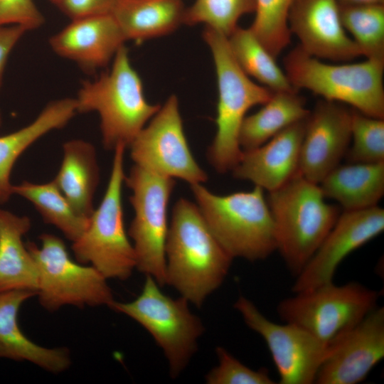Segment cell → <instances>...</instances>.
Masks as SVG:
<instances>
[{
  "instance_id": "obj_28",
  "label": "cell",
  "mask_w": 384,
  "mask_h": 384,
  "mask_svg": "<svg viewBox=\"0 0 384 384\" xmlns=\"http://www.w3.org/2000/svg\"><path fill=\"white\" fill-rule=\"evenodd\" d=\"M230 49L241 69L272 92L295 91L275 58L250 28L238 26L228 37Z\"/></svg>"
},
{
  "instance_id": "obj_9",
  "label": "cell",
  "mask_w": 384,
  "mask_h": 384,
  "mask_svg": "<svg viewBox=\"0 0 384 384\" xmlns=\"http://www.w3.org/2000/svg\"><path fill=\"white\" fill-rule=\"evenodd\" d=\"M159 287L152 277L146 275L142 290L135 299L114 300L109 307L132 318L150 333L168 360L170 375L176 378L197 351L204 327L190 311L186 298H171Z\"/></svg>"
},
{
  "instance_id": "obj_3",
  "label": "cell",
  "mask_w": 384,
  "mask_h": 384,
  "mask_svg": "<svg viewBox=\"0 0 384 384\" xmlns=\"http://www.w3.org/2000/svg\"><path fill=\"white\" fill-rule=\"evenodd\" d=\"M75 99L78 113L99 114L102 144L108 150L119 145L129 147L161 107L146 100L124 45L114 55L110 70L83 82Z\"/></svg>"
},
{
  "instance_id": "obj_6",
  "label": "cell",
  "mask_w": 384,
  "mask_h": 384,
  "mask_svg": "<svg viewBox=\"0 0 384 384\" xmlns=\"http://www.w3.org/2000/svg\"><path fill=\"white\" fill-rule=\"evenodd\" d=\"M284 63V73L297 90L306 89L324 100L348 104L363 114L384 119V60L332 65L298 46Z\"/></svg>"
},
{
  "instance_id": "obj_36",
  "label": "cell",
  "mask_w": 384,
  "mask_h": 384,
  "mask_svg": "<svg viewBox=\"0 0 384 384\" xmlns=\"http://www.w3.org/2000/svg\"><path fill=\"white\" fill-rule=\"evenodd\" d=\"M28 31L19 25L0 26V87L8 57L21 38Z\"/></svg>"
},
{
  "instance_id": "obj_18",
  "label": "cell",
  "mask_w": 384,
  "mask_h": 384,
  "mask_svg": "<svg viewBox=\"0 0 384 384\" xmlns=\"http://www.w3.org/2000/svg\"><path fill=\"white\" fill-rule=\"evenodd\" d=\"M306 118L285 128L260 146L242 151L231 171L233 176L250 181L268 193L282 186L298 172Z\"/></svg>"
},
{
  "instance_id": "obj_4",
  "label": "cell",
  "mask_w": 384,
  "mask_h": 384,
  "mask_svg": "<svg viewBox=\"0 0 384 384\" xmlns=\"http://www.w3.org/2000/svg\"><path fill=\"white\" fill-rule=\"evenodd\" d=\"M190 187L210 230L233 259L262 260L276 250L274 223L262 188L220 196L201 183Z\"/></svg>"
},
{
  "instance_id": "obj_2",
  "label": "cell",
  "mask_w": 384,
  "mask_h": 384,
  "mask_svg": "<svg viewBox=\"0 0 384 384\" xmlns=\"http://www.w3.org/2000/svg\"><path fill=\"white\" fill-rule=\"evenodd\" d=\"M277 250L292 274L297 276L336 222L341 211L325 201L319 184L299 172L269 192Z\"/></svg>"
},
{
  "instance_id": "obj_8",
  "label": "cell",
  "mask_w": 384,
  "mask_h": 384,
  "mask_svg": "<svg viewBox=\"0 0 384 384\" xmlns=\"http://www.w3.org/2000/svg\"><path fill=\"white\" fill-rule=\"evenodd\" d=\"M380 293L358 282H333L294 293L277 306L282 321L297 325L330 346L377 306Z\"/></svg>"
},
{
  "instance_id": "obj_14",
  "label": "cell",
  "mask_w": 384,
  "mask_h": 384,
  "mask_svg": "<svg viewBox=\"0 0 384 384\" xmlns=\"http://www.w3.org/2000/svg\"><path fill=\"white\" fill-rule=\"evenodd\" d=\"M383 230L384 210L378 206L359 210H343L312 257L296 276L292 292L309 291L333 282L340 263Z\"/></svg>"
},
{
  "instance_id": "obj_35",
  "label": "cell",
  "mask_w": 384,
  "mask_h": 384,
  "mask_svg": "<svg viewBox=\"0 0 384 384\" xmlns=\"http://www.w3.org/2000/svg\"><path fill=\"white\" fill-rule=\"evenodd\" d=\"M118 0H61L58 6L72 20L111 14Z\"/></svg>"
},
{
  "instance_id": "obj_24",
  "label": "cell",
  "mask_w": 384,
  "mask_h": 384,
  "mask_svg": "<svg viewBox=\"0 0 384 384\" xmlns=\"http://www.w3.org/2000/svg\"><path fill=\"white\" fill-rule=\"evenodd\" d=\"M319 186L324 197L336 201L343 211L377 206L384 194V162L339 164Z\"/></svg>"
},
{
  "instance_id": "obj_25",
  "label": "cell",
  "mask_w": 384,
  "mask_h": 384,
  "mask_svg": "<svg viewBox=\"0 0 384 384\" xmlns=\"http://www.w3.org/2000/svg\"><path fill=\"white\" fill-rule=\"evenodd\" d=\"M181 0H118L111 14L127 40L168 35L183 23Z\"/></svg>"
},
{
  "instance_id": "obj_32",
  "label": "cell",
  "mask_w": 384,
  "mask_h": 384,
  "mask_svg": "<svg viewBox=\"0 0 384 384\" xmlns=\"http://www.w3.org/2000/svg\"><path fill=\"white\" fill-rule=\"evenodd\" d=\"M352 146L346 157L351 163L384 162V119L351 110Z\"/></svg>"
},
{
  "instance_id": "obj_15",
  "label": "cell",
  "mask_w": 384,
  "mask_h": 384,
  "mask_svg": "<svg viewBox=\"0 0 384 384\" xmlns=\"http://www.w3.org/2000/svg\"><path fill=\"white\" fill-rule=\"evenodd\" d=\"M351 110L341 103L321 100L306 120L298 172L319 184L340 164L351 142Z\"/></svg>"
},
{
  "instance_id": "obj_26",
  "label": "cell",
  "mask_w": 384,
  "mask_h": 384,
  "mask_svg": "<svg viewBox=\"0 0 384 384\" xmlns=\"http://www.w3.org/2000/svg\"><path fill=\"white\" fill-rule=\"evenodd\" d=\"M262 105L257 112L245 117L242 123L239 143L242 151L260 146L310 113L298 90L274 92Z\"/></svg>"
},
{
  "instance_id": "obj_12",
  "label": "cell",
  "mask_w": 384,
  "mask_h": 384,
  "mask_svg": "<svg viewBox=\"0 0 384 384\" xmlns=\"http://www.w3.org/2000/svg\"><path fill=\"white\" fill-rule=\"evenodd\" d=\"M149 122L129 146L134 165L190 186L206 182L188 144L177 97L171 95Z\"/></svg>"
},
{
  "instance_id": "obj_13",
  "label": "cell",
  "mask_w": 384,
  "mask_h": 384,
  "mask_svg": "<svg viewBox=\"0 0 384 384\" xmlns=\"http://www.w3.org/2000/svg\"><path fill=\"white\" fill-rule=\"evenodd\" d=\"M234 308L247 326L266 343L281 384L315 383L329 346L302 328L266 318L250 299L239 297Z\"/></svg>"
},
{
  "instance_id": "obj_30",
  "label": "cell",
  "mask_w": 384,
  "mask_h": 384,
  "mask_svg": "<svg viewBox=\"0 0 384 384\" xmlns=\"http://www.w3.org/2000/svg\"><path fill=\"white\" fill-rule=\"evenodd\" d=\"M295 0H255L250 29L275 58L290 43L289 14Z\"/></svg>"
},
{
  "instance_id": "obj_5",
  "label": "cell",
  "mask_w": 384,
  "mask_h": 384,
  "mask_svg": "<svg viewBox=\"0 0 384 384\" xmlns=\"http://www.w3.org/2000/svg\"><path fill=\"white\" fill-rule=\"evenodd\" d=\"M203 37L212 53L218 84L217 130L207 156L220 174L232 171L242 150L239 133L247 112L263 105L274 92L254 82L241 69L230 49L228 37L206 27Z\"/></svg>"
},
{
  "instance_id": "obj_38",
  "label": "cell",
  "mask_w": 384,
  "mask_h": 384,
  "mask_svg": "<svg viewBox=\"0 0 384 384\" xmlns=\"http://www.w3.org/2000/svg\"><path fill=\"white\" fill-rule=\"evenodd\" d=\"M53 4H56L58 6L60 4L61 0H50Z\"/></svg>"
},
{
  "instance_id": "obj_23",
  "label": "cell",
  "mask_w": 384,
  "mask_h": 384,
  "mask_svg": "<svg viewBox=\"0 0 384 384\" xmlns=\"http://www.w3.org/2000/svg\"><path fill=\"white\" fill-rule=\"evenodd\" d=\"M95 146L82 139H72L63 145V160L53 178L55 184L81 215L90 218L100 182V168Z\"/></svg>"
},
{
  "instance_id": "obj_16",
  "label": "cell",
  "mask_w": 384,
  "mask_h": 384,
  "mask_svg": "<svg viewBox=\"0 0 384 384\" xmlns=\"http://www.w3.org/2000/svg\"><path fill=\"white\" fill-rule=\"evenodd\" d=\"M384 357V307L377 306L329 346L316 375L317 384H356Z\"/></svg>"
},
{
  "instance_id": "obj_33",
  "label": "cell",
  "mask_w": 384,
  "mask_h": 384,
  "mask_svg": "<svg viewBox=\"0 0 384 384\" xmlns=\"http://www.w3.org/2000/svg\"><path fill=\"white\" fill-rule=\"evenodd\" d=\"M215 353L218 364L206 375L208 384H273L268 370H254L234 357L225 348L218 346Z\"/></svg>"
},
{
  "instance_id": "obj_10",
  "label": "cell",
  "mask_w": 384,
  "mask_h": 384,
  "mask_svg": "<svg viewBox=\"0 0 384 384\" xmlns=\"http://www.w3.org/2000/svg\"><path fill=\"white\" fill-rule=\"evenodd\" d=\"M41 246H26L38 270L36 296L40 304L53 311L63 306L77 307L109 305L114 300L107 279L94 267L71 259L63 240L43 233Z\"/></svg>"
},
{
  "instance_id": "obj_17",
  "label": "cell",
  "mask_w": 384,
  "mask_h": 384,
  "mask_svg": "<svg viewBox=\"0 0 384 384\" xmlns=\"http://www.w3.org/2000/svg\"><path fill=\"white\" fill-rule=\"evenodd\" d=\"M289 26L299 47L316 58L345 61L362 55L343 28L338 0H295Z\"/></svg>"
},
{
  "instance_id": "obj_27",
  "label": "cell",
  "mask_w": 384,
  "mask_h": 384,
  "mask_svg": "<svg viewBox=\"0 0 384 384\" xmlns=\"http://www.w3.org/2000/svg\"><path fill=\"white\" fill-rule=\"evenodd\" d=\"M12 191L31 202L44 222L54 225L72 242L88 226L90 218L81 215L73 208L53 179L43 183L23 181L14 185Z\"/></svg>"
},
{
  "instance_id": "obj_19",
  "label": "cell",
  "mask_w": 384,
  "mask_h": 384,
  "mask_svg": "<svg viewBox=\"0 0 384 384\" xmlns=\"http://www.w3.org/2000/svg\"><path fill=\"white\" fill-rule=\"evenodd\" d=\"M126 39L111 14L73 19L49 41L53 51L93 71L113 60Z\"/></svg>"
},
{
  "instance_id": "obj_1",
  "label": "cell",
  "mask_w": 384,
  "mask_h": 384,
  "mask_svg": "<svg viewBox=\"0 0 384 384\" xmlns=\"http://www.w3.org/2000/svg\"><path fill=\"white\" fill-rule=\"evenodd\" d=\"M165 253L166 284L197 306L222 284L233 260L197 205L183 198L173 207Z\"/></svg>"
},
{
  "instance_id": "obj_21",
  "label": "cell",
  "mask_w": 384,
  "mask_h": 384,
  "mask_svg": "<svg viewBox=\"0 0 384 384\" xmlns=\"http://www.w3.org/2000/svg\"><path fill=\"white\" fill-rule=\"evenodd\" d=\"M77 113L75 99L52 101L31 123L0 137V204L7 202L13 195L10 177L18 157L43 136L64 127Z\"/></svg>"
},
{
  "instance_id": "obj_11",
  "label": "cell",
  "mask_w": 384,
  "mask_h": 384,
  "mask_svg": "<svg viewBox=\"0 0 384 384\" xmlns=\"http://www.w3.org/2000/svg\"><path fill=\"white\" fill-rule=\"evenodd\" d=\"M124 182L132 191L129 201L134 212L127 234L133 241L136 268L164 287L167 208L176 181L134 165Z\"/></svg>"
},
{
  "instance_id": "obj_22",
  "label": "cell",
  "mask_w": 384,
  "mask_h": 384,
  "mask_svg": "<svg viewBox=\"0 0 384 384\" xmlns=\"http://www.w3.org/2000/svg\"><path fill=\"white\" fill-rule=\"evenodd\" d=\"M31 227V220L26 215L0 208V292H37V267L23 241Z\"/></svg>"
},
{
  "instance_id": "obj_34",
  "label": "cell",
  "mask_w": 384,
  "mask_h": 384,
  "mask_svg": "<svg viewBox=\"0 0 384 384\" xmlns=\"http://www.w3.org/2000/svg\"><path fill=\"white\" fill-rule=\"evenodd\" d=\"M43 22L44 18L33 0H0V26L19 25L31 31Z\"/></svg>"
},
{
  "instance_id": "obj_31",
  "label": "cell",
  "mask_w": 384,
  "mask_h": 384,
  "mask_svg": "<svg viewBox=\"0 0 384 384\" xmlns=\"http://www.w3.org/2000/svg\"><path fill=\"white\" fill-rule=\"evenodd\" d=\"M255 9V0H195L185 10L183 23H203L228 37L238 27L239 19L253 13Z\"/></svg>"
},
{
  "instance_id": "obj_7",
  "label": "cell",
  "mask_w": 384,
  "mask_h": 384,
  "mask_svg": "<svg viewBox=\"0 0 384 384\" xmlns=\"http://www.w3.org/2000/svg\"><path fill=\"white\" fill-rule=\"evenodd\" d=\"M126 146L114 151L111 173L102 200L87 228L73 242L77 262L94 267L107 279H127L136 268V255L124 228L122 190Z\"/></svg>"
},
{
  "instance_id": "obj_39",
  "label": "cell",
  "mask_w": 384,
  "mask_h": 384,
  "mask_svg": "<svg viewBox=\"0 0 384 384\" xmlns=\"http://www.w3.org/2000/svg\"><path fill=\"white\" fill-rule=\"evenodd\" d=\"M1 112H0V125H1Z\"/></svg>"
},
{
  "instance_id": "obj_37",
  "label": "cell",
  "mask_w": 384,
  "mask_h": 384,
  "mask_svg": "<svg viewBox=\"0 0 384 384\" xmlns=\"http://www.w3.org/2000/svg\"><path fill=\"white\" fill-rule=\"evenodd\" d=\"M340 6L381 4L384 0H338Z\"/></svg>"
},
{
  "instance_id": "obj_20",
  "label": "cell",
  "mask_w": 384,
  "mask_h": 384,
  "mask_svg": "<svg viewBox=\"0 0 384 384\" xmlns=\"http://www.w3.org/2000/svg\"><path fill=\"white\" fill-rule=\"evenodd\" d=\"M36 296L28 290L0 292V358L28 361L41 368L60 373L71 365L70 351L64 347L47 348L29 339L18 324V313L26 300Z\"/></svg>"
},
{
  "instance_id": "obj_29",
  "label": "cell",
  "mask_w": 384,
  "mask_h": 384,
  "mask_svg": "<svg viewBox=\"0 0 384 384\" xmlns=\"http://www.w3.org/2000/svg\"><path fill=\"white\" fill-rule=\"evenodd\" d=\"M340 16L362 55L384 60V4L340 6Z\"/></svg>"
}]
</instances>
